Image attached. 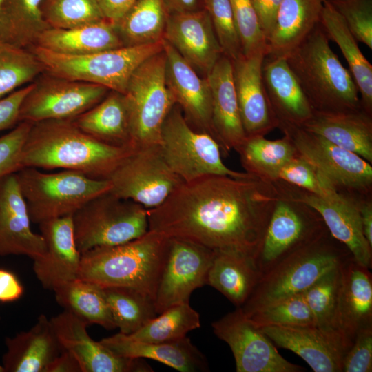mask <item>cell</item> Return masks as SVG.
<instances>
[{"mask_svg": "<svg viewBox=\"0 0 372 372\" xmlns=\"http://www.w3.org/2000/svg\"><path fill=\"white\" fill-rule=\"evenodd\" d=\"M107 180L110 192L147 209L161 205L183 183L165 161L159 145L135 149Z\"/></svg>", "mask_w": 372, "mask_h": 372, "instance_id": "11", "label": "cell"}, {"mask_svg": "<svg viewBox=\"0 0 372 372\" xmlns=\"http://www.w3.org/2000/svg\"><path fill=\"white\" fill-rule=\"evenodd\" d=\"M0 372H5L4 368L3 367V366H1V365H0Z\"/></svg>", "mask_w": 372, "mask_h": 372, "instance_id": "59", "label": "cell"}, {"mask_svg": "<svg viewBox=\"0 0 372 372\" xmlns=\"http://www.w3.org/2000/svg\"><path fill=\"white\" fill-rule=\"evenodd\" d=\"M200 327L198 313L189 303H185L169 307L134 333L126 335L143 342H168L181 339Z\"/></svg>", "mask_w": 372, "mask_h": 372, "instance_id": "41", "label": "cell"}, {"mask_svg": "<svg viewBox=\"0 0 372 372\" xmlns=\"http://www.w3.org/2000/svg\"><path fill=\"white\" fill-rule=\"evenodd\" d=\"M214 333L231 349L237 372H302L285 359L271 340L238 307L211 324Z\"/></svg>", "mask_w": 372, "mask_h": 372, "instance_id": "16", "label": "cell"}, {"mask_svg": "<svg viewBox=\"0 0 372 372\" xmlns=\"http://www.w3.org/2000/svg\"><path fill=\"white\" fill-rule=\"evenodd\" d=\"M45 372H82L74 356L63 349L48 366Z\"/></svg>", "mask_w": 372, "mask_h": 372, "instance_id": "56", "label": "cell"}, {"mask_svg": "<svg viewBox=\"0 0 372 372\" xmlns=\"http://www.w3.org/2000/svg\"><path fill=\"white\" fill-rule=\"evenodd\" d=\"M289 196L318 213L331 235L348 249L353 259L371 268L372 247L362 231L358 204L338 190L324 196L307 192Z\"/></svg>", "mask_w": 372, "mask_h": 372, "instance_id": "19", "label": "cell"}, {"mask_svg": "<svg viewBox=\"0 0 372 372\" xmlns=\"http://www.w3.org/2000/svg\"><path fill=\"white\" fill-rule=\"evenodd\" d=\"M159 147L167 165L183 182L209 175L253 176L227 167L216 140L208 133L193 128L176 104L163 123Z\"/></svg>", "mask_w": 372, "mask_h": 372, "instance_id": "10", "label": "cell"}, {"mask_svg": "<svg viewBox=\"0 0 372 372\" xmlns=\"http://www.w3.org/2000/svg\"><path fill=\"white\" fill-rule=\"evenodd\" d=\"M282 1V0H251L267 43L274 28Z\"/></svg>", "mask_w": 372, "mask_h": 372, "instance_id": "53", "label": "cell"}, {"mask_svg": "<svg viewBox=\"0 0 372 372\" xmlns=\"http://www.w3.org/2000/svg\"><path fill=\"white\" fill-rule=\"evenodd\" d=\"M136 0H96L103 17L116 23Z\"/></svg>", "mask_w": 372, "mask_h": 372, "instance_id": "55", "label": "cell"}, {"mask_svg": "<svg viewBox=\"0 0 372 372\" xmlns=\"http://www.w3.org/2000/svg\"><path fill=\"white\" fill-rule=\"evenodd\" d=\"M45 251L33 260V271L44 289L54 290L78 278L81 254L74 235L72 216L39 224Z\"/></svg>", "mask_w": 372, "mask_h": 372, "instance_id": "20", "label": "cell"}, {"mask_svg": "<svg viewBox=\"0 0 372 372\" xmlns=\"http://www.w3.org/2000/svg\"><path fill=\"white\" fill-rule=\"evenodd\" d=\"M260 277V273L252 260L233 254L214 251L207 285L240 307L250 296Z\"/></svg>", "mask_w": 372, "mask_h": 372, "instance_id": "35", "label": "cell"}, {"mask_svg": "<svg viewBox=\"0 0 372 372\" xmlns=\"http://www.w3.org/2000/svg\"><path fill=\"white\" fill-rule=\"evenodd\" d=\"M301 127L372 163L371 115L363 109L314 111L311 118Z\"/></svg>", "mask_w": 372, "mask_h": 372, "instance_id": "29", "label": "cell"}, {"mask_svg": "<svg viewBox=\"0 0 372 372\" xmlns=\"http://www.w3.org/2000/svg\"><path fill=\"white\" fill-rule=\"evenodd\" d=\"M257 327H316L303 293H298L247 316Z\"/></svg>", "mask_w": 372, "mask_h": 372, "instance_id": "44", "label": "cell"}, {"mask_svg": "<svg viewBox=\"0 0 372 372\" xmlns=\"http://www.w3.org/2000/svg\"><path fill=\"white\" fill-rule=\"evenodd\" d=\"M260 329L277 346L299 355L313 371H342L343 358L351 344L339 332L316 327L266 326Z\"/></svg>", "mask_w": 372, "mask_h": 372, "instance_id": "18", "label": "cell"}, {"mask_svg": "<svg viewBox=\"0 0 372 372\" xmlns=\"http://www.w3.org/2000/svg\"><path fill=\"white\" fill-rule=\"evenodd\" d=\"M320 23L287 58L314 111L362 109L358 87L329 45Z\"/></svg>", "mask_w": 372, "mask_h": 372, "instance_id": "4", "label": "cell"}, {"mask_svg": "<svg viewBox=\"0 0 372 372\" xmlns=\"http://www.w3.org/2000/svg\"><path fill=\"white\" fill-rule=\"evenodd\" d=\"M353 257L328 229L262 273L240 307L248 316L291 296L303 293L322 276Z\"/></svg>", "mask_w": 372, "mask_h": 372, "instance_id": "5", "label": "cell"}, {"mask_svg": "<svg viewBox=\"0 0 372 372\" xmlns=\"http://www.w3.org/2000/svg\"><path fill=\"white\" fill-rule=\"evenodd\" d=\"M275 183L254 176L209 175L182 183L147 209L149 230L247 258L256 265L280 194Z\"/></svg>", "mask_w": 372, "mask_h": 372, "instance_id": "1", "label": "cell"}, {"mask_svg": "<svg viewBox=\"0 0 372 372\" xmlns=\"http://www.w3.org/2000/svg\"><path fill=\"white\" fill-rule=\"evenodd\" d=\"M265 54L241 55L232 62L233 79L247 137L264 136L278 127L262 76Z\"/></svg>", "mask_w": 372, "mask_h": 372, "instance_id": "23", "label": "cell"}, {"mask_svg": "<svg viewBox=\"0 0 372 372\" xmlns=\"http://www.w3.org/2000/svg\"><path fill=\"white\" fill-rule=\"evenodd\" d=\"M211 96L214 137L223 155L236 151L247 138L233 79L232 62L224 54L207 74Z\"/></svg>", "mask_w": 372, "mask_h": 372, "instance_id": "26", "label": "cell"}, {"mask_svg": "<svg viewBox=\"0 0 372 372\" xmlns=\"http://www.w3.org/2000/svg\"><path fill=\"white\" fill-rule=\"evenodd\" d=\"M223 54L234 61L242 55L229 0H203Z\"/></svg>", "mask_w": 372, "mask_h": 372, "instance_id": "46", "label": "cell"}, {"mask_svg": "<svg viewBox=\"0 0 372 372\" xmlns=\"http://www.w3.org/2000/svg\"><path fill=\"white\" fill-rule=\"evenodd\" d=\"M236 152L245 172L269 183L278 181L281 169L297 154L291 140H269L264 136L247 137Z\"/></svg>", "mask_w": 372, "mask_h": 372, "instance_id": "36", "label": "cell"}, {"mask_svg": "<svg viewBox=\"0 0 372 372\" xmlns=\"http://www.w3.org/2000/svg\"><path fill=\"white\" fill-rule=\"evenodd\" d=\"M24 288L12 271L0 269V302H12L23 294Z\"/></svg>", "mask_w": 372, "mask_h": 372, "instance_id": "54", "label": "cell"}, {"mask_svg": "<svg viewBox=\"0 0 372 372\" xmlns=\"http://www.w3.org/2000/svg\"><path fill=\"white\" fill-rule=\"evenodd\" d=\"M165 79L175 104L189 124L214 138L211 123V96L207 78H200L194 68L167 41ZM216 139V138H215Z\"/></svg>", "mask_w": 372, "mask_h": 372, "instance_id": "21", "label": "cell"}, {"mask_svg": "<svg viewBox=\"0 0 372 372\" xmlns=\"http://www.w3.org/2000/svg\"><path fill=\"white\" fill-rule=\"evenodd\" d=\"M364 235L372 247V204L371 202L358 204Z\"/></svg>", "mask_w": 372, "mask_h": 372, "instance_id": "58", "label": "cell"}, {"mask_svg": "<svg viewBox=\"0 0 372 372\" xmlns=\"http://www.w3.org/2000/svg\"><path fill=\"white\" fill-rule=\"evenodd\" d=\"M163 40L194 68L207 74L223 55L211 19L205 8L169 14Z\"/></svg>", "mask_w": 372, "mask_h": 372, "instance_id": "22", "label": "cell"}, {"mask_svg": "<svg viewBox=\"0 0 372 372\" xmlns=\"http://www.w3.org/2000/svg\"><path fill=\"white\" fill-rule=\"evenodd\" d=\"M372 371V327L360 331L342 361L343 372Z\"/></svg>", "mask_w": 372, "mask_h": 372, "instance_id": "51", "label": "cell"}, {"mask_svg": "<svg viewBox=\"0 0 372 372\" xmlns=\"http://www.w3.org/2000/svg\"><path fill=\"white\" fill-rule=\"evenodd\" d=\"M357 40L372 49V0H329Z\"/></svg>", "mask_w": 372, "mask_h": 372, "instance_id": "49", "label": "cell"}, {"mask_svg": "<svg viewBox=\"0 0 372 372\" xmlns=\"http://www.w3.org/2000/svg\"><path fill=\"white\" fill-rule=\"evenodd\" d=\"M325 0H282L267 40V54L287 58L320 22Z\"/></svg>", "mask_w": 372, "mask_h": 372, "instance_id": "31", "label": "cell"}, {"mask_svg": "<svg viewBox=\"0 0 372 372\" xmlns=\"http://www.w3.org/2000/svg\"><path fill=\"white\" fill-rule=\"evenodd\" d=\"M31 125V123L20 122L0 137V178L23 168L21 153Z\"/></svg>", "mask_w": 372, "mask_h": 372, "instance_id": "50", "label": "cell"}, {"mask_svg": "<svg viewBox=\"0 0 372 372\" xmlns=\"http://www.w3.org/2000/svg\"><path fill=\"white\" fill-rule=\"evenodd\" d=\"M16 174L0 178V256H26L32 260L45 251L42 236L32 231Z\"/></svg>", "mask_w": 372, "mask_h": 372, "instance_id": "25", "label": "cell"}, {"mask_svg": "<svg viewBox=\"0 0 372 372\" xmlns=\"http://www.w3.org/2000/svg\"><path fill=\"white\" fill-rule=\"evenodd\" d=\"M169 13L164 0H136L115 23L124 46H135L163 40Z\"/></svg>", "mask_w": 372, "mask_h": 372, "instance_id": "39", "label": "cell"}, {"mask_svg": "<svg viewBox=\"0 0 372 372\" xmlns=\"http://www.w3.org/2000/svg\"><path fill=\"white\" fill-rule=\"evenodd\" d=\"M164 2L169 14L204 8L203 0H164Z\"/></svg>", "mask_w": 372, "mask_h": 372, "instance_id": "57", "label": "cell"}, {"mask_svg": "<svg viewBox=\"0 0 372 372\" xmlns=\"http://www.w3.org/2000/svg\"><path fill=\"white\" fill-rule=\"evenodd\" d=\"M165 64L163 50L145 60L132 74L123 94L134 149L160 145L163 123L175 105L166 83Z\"/></svg>", "mask_w": 372, "mask_h": 372, "instance_id": "9", "label": "cell"}, {"mask_svg": "<svg viewBox=\"0 0 372 372\" xmlns=\"http://www.w3.org/2000/svg\"><path fill=\"white\" fill-rule=\"evenodd\" d=\"M327 230L318 213L280 192L256 260L260 276Z\"/></svg>", "mask_w": 372, "mask_h": 372, "instance_id": "12", "label": "cell"}, {"mask_svg": "<svg viewBox=\"0 0 372 372\" xmlns=\"http://www.w3.org/2000/svg\"><path fill=\"white\" fill-rule=\"evenodd\" d=\"M320 23L329 40L341 50L358 87L362 109L371 115L372 65L362 54L342 17L329 0L324 3Z\"/></svg>", "mask_w": 372, "mask_h": 372, "instance_id": "34", "label": "cell"}, {"mask_svg": "<svg viewBox=\"0 0 372 372\" xmlns=\"http://www.w3.org/2000/svg\"><path fill=\"white\" fill-rule=\"evenodd\" d=\"M43 72L30 50L0 41V98L32 83Z\"/></svg>", "mask_w": 372, "mask_h": 372, "instance_id": "42", "label": "cell"}, {"mask_svg": "<svg viewBox=\"0 0 372 372\" xmlns=\"http://www.w3.org/2000/svg\"><path fill=\"white\" fill-rule=\"evenodd\" d=\"M28 50L47 74L102 85L123 94L134 71L145 60L163 50V40L81 55L61 54L37 45Z\"/></svg>", "mask_w": 372, "mask_h": 372, "instance_id": "6", "label": "cell"}, {"mask_svg": "<svg viewBox=\"0 0 372 372\" xmlns=\"http://www.w3.org/2000/svg\"><path fill=\"white\" fill-rule=\"evenodd\" d=\"M242 54H267L266 38L260 28L251 0H229Z\"/></svg>", "mask_w": 372, "mask_h": 372, "instance_id": "47", "label": "cell"}, {"mask_svg": "<svg viewBox=\"0 0 372 372\" xmlns=\"http://www.w3.org/2000/svg\"><path fill=\"white\" fill-rule=\"evenodd\" d=\"M3 0H0V8H1V4H2V3H3Z\"/></svg>", "mask_w": 372, "mask_h": 372, "instance_id": "60", "label": "cell"}, {"mask_svg": "<svg viewBox=\"0 0 372 372\" xmlns=\"http://www.w3.org/2000/svg\"><path fill=\"white\" fill-rule=\"evenodd\" d=\"M56 302L88 325L106 329L116 328L103 288L94 282L76 278L54 290Z\"/></svg>", "mask_w": 372, "mask_h": 372, "instance_id": "38", "label": "cell"}, {"mask_svg": "<svg viewBox=\"0 0 372 372\" xmlns=\"http://www.w3.org/2000/svg\"><path fill=\"white\" fill-rule=\"evenodd\" d=\"M43 0H3L0 8V41L28 49L50 27L42 11Z\"/></svg>", "mask_w": 372, "mask_h": 372, "instance_id": "37", "label": "cell"}, {"mask_svg": "<svg viewBox=\"0 0 372 372\" xmlns=\"http://www.w3.org/2000/svg\"><path fill=\"white\" fill-rule=\"evenodd\" d=\"M102 288L116 327L122 334L134 333L158 315L154 299L141 291L120 286Z\"/></svg>", "mask_w": 372, "mask_h": 372, "instance_id": "40", "label": "cell"}, {"mask_svg": "<svg viewBox=\"0 0 372 372\" xmlns=\"http://www.w3.org/2000/svg\"><path fill=\"white\" fill-rule=\"evenodd\" d=\"M299 156L308 161L338 190L367 192L372 183L371 163L302 127L280 125Z\"/></svg>", "mask_w": 372, "mask_h": 372, "instance_id": "14", "label": "cell"}, {"mask_svg": "<svg viewBox=\"0 0 372 372\" xmlns=\"http://www.w3.org/2000/svg\"><path fill=\"white\" fill-rule=\"evenodd\" d=\"M32 87V83L0 98V131L12 128L19 123L21 103Z\"/></svg>", "mask_w": 372, "mask_h": 372, "instance_id": "52", "label": "cell"}, {"mask_svg": "<svg viewBox=\"0 0 372 372\" xmlns=\"http://www.w3.org/2000/svg\"><path fill=\"white\" fill-rule=\"evenodd\" d=\"M72 121L80 130L102 142L133 148L127 105L121 93L110 91L101 101Z\"/></svg>", "mask_w": 372, "mask_h": 372, "instance_id": "33", "label": "cell"}, {"mask_svg": "<svg viewBox=\"0 0 372 372\" xmlns=\"http://www.w3.org/2000/svg\"><path fill=\"white\" fill-rule=\"evenodd\" d=\"M62 347L78 361L82 372H152L142 358L120 356L87 333L88 324L70 312L63 311L50 319Z\"/></svg>", "mask_w": 372, "mask_h": 372, "instance_id": "17", "label": "cell"}, {"mask_svg": "<svg viewBox=\"0 0 372 372\" xmlns=\"http://www.w3.org/2000/svg\"><path fill=\"white\" fill-rule=\"evenodd\" d=\"M279 180L320 196H327L338 190L298 153L281 169L278 174Z\"/></svg>", "mask_w": 372, "mask_h": 372, "instance_id": "48", "label": "cell"}, {"mask_svg": "<svg viewBox=\"0 0 372 372\" xmlns=\"http://www.w3.org/2000/svg\"><path fill=\"white\" fill-rule=\"evenodd\" d=\"M262 76L271 110L280 125L302 126L314 110L285 58L265 55Z\"/></svg>", "mask_w": 372, "mask_h": 372, "instance_id": "27", "label": "cell"}, {"mask_svg": "<svg viewBox=\"0 0 372 372\" xmlns=\"http://www.w3.org/2000/svg\"><path fill=\"white\" fill-rule=\"evenodd\" d=\"M35 45L72 55L90 54L124 46L115 23L106 19L69 29L50 28L40 35Z\"/></svg>", "mask_w": 372, "mask_h": 372, "instance_id": "32", "label": "cell"}, {"mask_svg": "<svg viewBox=\"0 0 372 372\" xmlns=\"http://www.w3.org/2000/svg\"><path fill=\"white\" fill-rule=\"evenodd\" d=\"M214 251L186 239L167 238L164 265L154 298L158 314L189 302L192 292L207 285Z\"/></svg>", "mask_w": 372, "mask_h": 372, "instance_id": "15", "label": "cell"}, {"mask_svg": "<svg viewBox=\"0 0 372 372\" xmlns=\"http://www.w3.org/2000/svg\"><path fill=\"white\" fill-rule=\"evenodd\" d=\"M75 242L81 254L136 239L149 230L147 209L110 191L84 204L72 215Z\"/></svg>", "mask_w": 372, "mask_h": 372, "instance_id": "8", "label": "cell"}, {"mask_svg": "<svg viewBox=\"0 0 372 372\" xmlns=\"http://www.w3.org/2000/svg\"><path fill=\"white\" fill-rule=\"evenodd\" d=\"M41 11L53 28L69 29L105 19L96 0H43Z\"/></svg>", "mask_w": 372, "mask_h": 372, "instance_id": "43", "label": "cell"}, {"mask_svg": "<svg viewBox=\"0 0 372 372\" xmlns=\"http://www.w3.org/2000/svg\"><path fill=\"white\" fill-rule=\"evenodd\" d=\"M101 342L123 358L154 360L180 372L209 371L206 357L187 336L172 342L147 343L118 333Z\"/></svg>", "mask_w": 372, "mask_h": 372, "instance_id": "30", "label": "cell"}, {"mask_svg": "<svg viewBox=\"0 0 372 372\" xmlns=\"http://www.w3.org/2000/svg\"><path fill=\"white\" fill-rule=\"evenodd\" d=\"M369 270L353 257L340 266L333 327L351 346L360 331L372 327V276Z\"/></svg>", "mask_w": 372, "mask_h": 372, "instance_id": "24", "label": "cell"}, {"mask_svg": "<svg viewBox=\"0 0 372 372\" xmlns=\"http://www.w3.org/2000/svg\"><path fill=\"white\" fill-rule=\"evenodd\" d=\"M341 265L327 272L303 292L314 318L316 327L324 331H335L333 321Z\"/></svg>", "mask_w": 372, "mask_h": 372, "instance_id": "45", "label": "cell"}, {"mask_svg": "<svg viewBox=\"0 0 372 372\" xmlns=\"http://www.w3.org/2000/svg\"><path fill=\"white\" fill-rule=\"evenodd\" d=\"M31 223L72 216L87 201L111 189L109 180L72 170L45 173L23 167L15 173Z\"/></svg>", "mask_w": 372, "mask_h": 372, "instance_id": "7", "label": "cell"}, {"mask_svg": "<svg viewBox=\"0 0 372 372\" xmlns=\"http://www.w3.org/2000/svg\"><path fill=\"white\" fill-rule=\"evenodd\" d=\"M135 149L102 142L80 130L72 119L32 123L21 153L23 167L72 170L107 180Z\"/></svg>", "mask_w": 372, "mask_h": 372, "instance_id": "2", "label": "cell"}, {"mask_svg": "<svg viewBox=\"0 0 372 372\" xmlns=\"http://www.w3.org/2000/svg\"><path fill=\"white\" fill-rule=\"evenodd\" d=\"M7 351L2 358L5 372H45L63 349L50 319L41 314L28 331L6 338Z\"/></svg>", "mask_w": 372, "mask_h": 372, "instance_id": "28", "label": "cell"}, {"mask_svg": "<svg viewBox=\"0 0 372 372\" xmlns=\"http://www.w3.org/2000/svg\"><path fill=\"white\" fill-rule=\"evenodd\" d=\"M167 237L152 230L129 242L81 254L78 278L101 287L141 291L154 299L166 255Z\"/></svg>", "mask_w": 372, "mask_h": 372, "instance_id": "3", "label": "cell"}, {"mask_svg": "<svg viewBox=\"0 0 372 372\" xmlns=\"http://www.w3.org/2000/svg\"><path fill=\"white\" fill-rule=\"evenodd\" d=\"M107 87L55 76L45 72L33 82L19 112V123L73 119L101 101Z\"/></svg>", "mask_w": 372, "mask_h": 372, "instance_id": "13", "label": "cell"}]
</instances>
